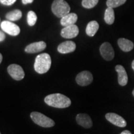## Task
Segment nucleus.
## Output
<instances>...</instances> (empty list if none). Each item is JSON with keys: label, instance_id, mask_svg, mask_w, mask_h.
<instances>
[{"label": "nucleus", "instance_id": "1", "mask_svg": "<svg viewBox=\"0 0 134 134\" xmlns=\"http://www.w3.org/2000/svg\"><path fill=\"white\" fill-rule=\"evenodd\" d=\"M44 101L49 106L60 109L68 108L71 104L70 98L60 93L48 95L45 98Z\"/></svg>", "mask_w": 134, "mask_h": 134}, {"label": "nucleus", "instance_id": "2", "mask_svg": "<svg viewBox=\"0 0 134 134\" xmlns=\"http://www.w3.org/2000/svg\"><path fill=\"white\" fill-rule=\"evenodd\" d=\"M52 64L51 57L48 53H43L36 57L34 62V69L37 73L43 74L50 70Z\"/></svg>", "mask_w": 134, "mask_h": 134}, {"label": "nucleus", "instance_id": "3", "mask_svg": "<svg viewBox=\"0 0 134 134\" xmlns=\"http://www.w3.org/2000/svg\"><path fill=\"white\" fill-rule=\"evenodd\" d=\"M52 11L58 18H63L70 13V7L65 0H54L52 5Z\"/></svg>", "mask_w": 134, "mask_h": 134}, {"label": "nucleus", "instance_id": "4", "mask_svg": "<svg viewBox=\"0 0 134 134\" xmlns=\"http://www.w3.org/2000/svg\"><path fill=\"white\" fill-rule=\"evenodd\" d=\"M31 118L35 124L42 127H52L55 125V122L43 114L38 112H32L31 114Z\"/></svg>", "mask_w": 134, "mask_h": 134}, {"label": "nucleus", "instance_id": "5", "mask_svg": "<svg viewBox=\"0 0 134 134\" xmlns=\"http://www.w3.org/2000/svg\"><path fill=\"white\" fill-rule=\"evenodd\" d=\"M1 27L2 30L10 36H16L19 34V27L10 21H4L1 23Z\"/></svg>", "mask_w": 134, "mask_h": 134}, {"label": "nucleus", "instance_id": "6", "mask_svg": "<svg viewBox=\"0 0 134 134\" xmlns=\"http://www.w3.org/2000/svg\"><path fill=\"white\" fill-rule=\"evenodd\" d=\"M8 72L13 79L17 81L23 80L25 76L24 70L19 65H10L8 68Z\"/></svg>", "mask_w": 134, "mask_h": 134}, {"label": "nucleus", "instance_id": "7", "mask_svg": "<svg viewBox=\"0 0 134 134\" xmlns=\"http://www.w3.org/2000/svg\"><path fill=\"white\" fill-rule=\"evenodd\" d=\"M93 81V76L91 72L88 71H83L77 75L76 81L80 86H86L90 85Z\"/></svg>", "mask_w": 134, "mask_h": 134}, {"label": "nucleus", "instance_id": "8", "mask_svg": "<svg viewBox=\"0 0 134 134\" xmlns=\"http://www.w3.org/2000/svg\"><path fill=\"white\" fill-rule=\"evenodd\" d=\"M99 50L101 56L103 57L104 59L107 61H110L114 58V51L110 43H103L100 46Z\"/></svg>", "mask_w": 134, "mask_h": 134}, {"label": "nucleus", "instance_id": "9", "mask_svg": "<svg viewBox=\"0 0 134 134\" xmlns=\"http://www.w3.org/2000/svg\"><path fill=\"white\" fill-rule=\"evenodd\" d=\"M105 119L114 125L119 127H125L127 122L123 117L115 113H108L105 114Z\"/></svg>", "mask_w": 134, "mask_h": 134}, {"label": "nucleus", "instance_id": "10", "mask_svg": "<svg viewBox=\"0 0 134 134\" xmlns=\"http://www.w3.org/2000/svg\"><path fill=\"white\" fill-rule=\"evenodd\" d=\"M79 34V29L76 25L73 24L65 27L61 31V36L65 38L76 37Z\"/></svg>", "mask_w": 134, "mask_h": 134}, {"label": "nucleus", "instance_id": "11", "mask_svg": "<svg viewBox=\"0 0 134 134\" xmlns=\"http://www.w3.org/2000/svg\"><path fill=\"white\" fill-rule=\"evenodd\" d=\"M47 44L45 42L40 41L32 43L25 48V52L28 53H35L43 51L46 48Z\"/></svg>", "mask_w": 134, "mask_h": 134}, {"label": "nucleus", "instance_id": "12", "mask_svg": "<svg viewBox=\"0 0 134 134\" xmlns=\"http://www.w3.org/2000/svg\"><path fill=\"white\" fill-rule=\"evenodd\" d=\"M77 123L85 129H90L93 126V121L91 117L86 114H79L76 115Z\"/></svg>", "mask_w": 134, "mask_h": 134}, {"label": "nucleus", "instance_id": "13", "mask_svg": "<svg viewBox=\"0 0 134 134\" xmlns=\"http://www.w3.org/2000/svg\"><path fill=\"white\" fill-rule=\"evenodd\" d=\"M75 49H76V43L73 41H65L60 43L57 48L58 52L63 54L73 52Z\"/></svg>", "mask_w": 134, "mask_h": 134}, {"label": "nucleus", "instance_id": "14", "mask_svg": "<svg viewBox=\"0 0 134 134\" xmlns=\"http://www.w3.org/2000/svg\"><path fill=\"white\" fill-rule=\"evenodd\" d=\"M115 71L118 73V83L120 86H125L128 83V76L124 67L120 65L115 66Z\"/></svg>", "mask_w": 134, "mask_h": 134}, {"label": "nucleus", "instance_id": "15", "mask_svg": "<svg viewBox=\"0 0 134 134\" xmlns=\"http://www.w3.org/2000/svg\"><path fill=\"white\" fill-rule=\"evenodd\" d=\"M78 20V16L75 13H68L62 18L60 24L62 26L66 27L75 24Z\"/></svg>", "mask_w": 134, "mask_h": 134}, {"label": "nucleus", "instance_id": "16", "mask_svg": "<svg viewBox=\"0 0 134 134\" xmlns=\"http://www.w3.org/2000/svg\"><path fill=\"white\" fill-rule=\"evenodd\" d=\"M117 43L120 49L126 52L131 51L134 47L133 43L131 41L124 38H120L117 41Z\"/></svg>", "mask_w": 134, "mask_h": 134}, {"label": "nucleus", "instance_id": "17", "mask_svg": "<svg viewBox=\"0 0 134 134\" xmlns=\"http://www.w3.org/2000/svg\"><path fill=\"white\" fill-rule=\"evenodd\" d=\"M99 26L98 23L96 21H90L87 25L86 28V33L88 36L93 37L98 31Z\"/></svg>", "mask_w": 134, "mask_h": 134}, {"label": "nucleus", "instance_id": "18", "mask_svg": "<svg viewBox=\"0 0 134 134\" xmlns=\"http://www.w3.org/2000/svg\"><path fill=\"white\" fill-rule=\"evenodd\" d=\"M114 20L115 14L113 8L108 7L104 13V21L105 23L109 25H111L114 23Z\"/></svg>", "mask_w": 134, "mask_h": 134}, {"label": "nucleus", "instance_id": "19", "mask_svg": "<svg viewBox=\"0 0 134 134\" xmlns=\"http://www.w3.org/2000/svg\"><path fill=\"white\" fill-rule=\"evenodd\" d=\"M22 18V12L19 9H15L8 13L6 14V18L8 21H16Z\"/></svg>", "mask_w": 134, "mask_h": 134}, {"label": "nucleus", "instance_id": "20", "mask_svg": "<svg viewBox=\"0 0 134 134\" xmlns=\"http://www.w3.org/2000/svg\"><path fill=\"white\" fill-rule=\"evenodd\" d=\"M127 0H107L106 5L108 7L115 8L124 4Z\"/></svg>", "mask_w": 134, "mask_h": 134}, {"label": "nucleus", "instance_id": "21", "mask_svg": "<svg viewBox=\"0 0 134 134\" xmlns=\"http://www.w3.org/2000/svg\"><path fill=\"white\" fill-rule=\"evenodd\" d=\"M27 23L30 26H33L36 24L37 20V16L35 12L33 11H30L27 13Z\"/></svg>", "mask_w": 134, "mask_h": 134}, {"label": "nucleus", "instance_id": "22", "mask_svg": "<svg viewBox=\"0 0 134 134\" xmlns=\"http://www.w3.org/2000/svg\"><path fill=\"white\" fill-rule=\"evenodd\" d=\"M99 2V0H83L82 6L86 9H91L96 6Z\"/></svg>", "mask_w": 134, "mask_h": 134}, {"label": "nucleus", "instance_id": "23", "mask_svg": "<svg viewBox=\"0 0 134 134\" xmlns=\"http://www.w3.org/2000/svg\"><path fill=\"white\" fill-rule=\"evenodd\" d=\"M16 0H0V3L6 6H11L16 2Z\"/></svg>", "mask_w": 134, "mask_h": 134}, {"label": "nucleus", "instance_id": "24", "mask_svg": "<svg viewBox=\"0 0 134 134\" xmlns=\"http://www.w3.org/2000/svg\"><path fill=\"white\" fill-rule=\"evenodd\" d=\"M5 38H6V36H5L4 33L0 31V42L4 41Z\"/></svg>", "mask_w": 134, "mask_h": 134}, {"label": "nucleus", "instance_id": "25", "mask_svg": "<svg viewBox=\"0 0 134 134\" xmlns=\"http://www.w3.org/2000/svg\"><path fill=\"white\" fill-rule=\"evenodd\" d=\"M34 0H22V2L24 4H31V3H33Z\"/></svg>", "mask_w": 134, "mask_h": 134}, {"label": "nucleus", "instance_id": "26", "mask_svg": "<svg viewBox=\"0 0 134 134\" xmlns=\"http://www.w3.org/2000/svg\"><path fill=\"white\" fill-rule=\"evenodd\" d=\"M120 134H132L131 132H130L129 130H124L123 132H122Z\"/></svg>", "mask_w": 134, "mask_h": 134}, {"label": "nucleus", "instance_id": "27", "mask_svg": "<svg viewBox=\"0 0 134 134\" xmlns=\"http://www.w3.org/2000/svg\"><path fill=\"white\" fill-rule=\"evenodd\" d=\"M2 60H3V56H2V55H1V53H0V64H1Z\"/></svg>", "mask_w": 134, "mask_h": 134}, {"label": "nucleus", "instance_id": "28", "mask_svg": "<svg viewBox=\"0 0 134 134\" xmlns=\"http://www.w3.org/2000/svg\"><path fill=\"white\" fill-rule=\"evenodd\" d=\"M132 68H133V70L134 71V60H133V62H132Z\"/></svg>", "mask_w": 134, "mask_h": 134}, {"label": "nucleus", "instance_id": "29", "mask_svg": "<svg viewBox=\"0 0 134 134\" xmlns=\"http://www.w3.org/2000/svg\"><path fill=\"white\" fill-rule=\"evenodd\" d=\"M132 94H133V96H134V90H133V91H132Z\"/></svg>", "mask_w": 134, "mask_h": 134}, {"label": "nucleus", "instance_id": "30", "mask_svg": "<svg viewBox=\"0 0 134 134\" xmlns=\"http://www.w3.org/2000/svg\"><path fill=\"white\" fill-rule=\"evenodd\" d=\"M0 134H1V132H0Z\"/></svg>", "mask_w": 134, "mask_h": 134}]
</instances>
